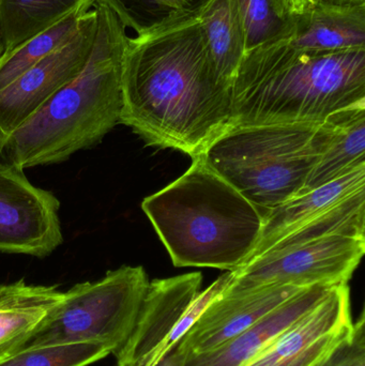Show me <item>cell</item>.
<instances>
[{
	"label": "cell",
	"mask_w": 365,
	"mask_h": 366,
	"mask_svg": "<svg viewBox=\"0 0 365 366\" xmlns=\"http://www.w3.org/2000/svg\"><path fill=\"white\" fill-rule=\"evenodd\" d=\"M199 4L129 36L119 122L192 160L233 126L231 84L216 72Z\"/></svg>",
	"instance_id": "obj_1"
},
{
	"label": "cell",
	"mask_w": 365,
	"mask_h": 366,
	"mask_svg": "<svg viewBox=\"0 0 365 366\" xmlns=\"http://www.w3.org/2000/svg\"><path fill=\"white\" fill-rule=\"evenodd\" d=\"M231 97V127L321 124L336 112L365 104V46L301 49L284 30L244 54Z\"/></svg>",
	"instance_id": "obj_2"
},
{
	"label": "cell",
	"mask_w": 365,
	"mask_h": 366,
	"mask_svg": "<svg viewBox=\"0 0 365 366\" xmlns=\"http://www.w3.org/2000/svg\"><path fill=\"white\" fill-rule=\"evenodd\" d=\"M94 8L96 39L81 72L8 135L9 154L23 171L62 162L98 144L119 124L122 60L129 36L107 4L96 0Z\"/></svg>",
	"instance_id": "obj_3"
},
{
	"label": "cell",
	"mask_w": 365,
	"mask_h": 366,
	"mask_svg": "<svg viewBox=\"0 0 365 366\" xmlns=\"http://www.w3.org/2000/svg\"><path fill=\"white\" fill-rule=\"evenodd\" d=\"M141 209L176 267L236 271L246 266L261 240L265 217L203 159Z\"/></svg>",
	"instance_id": "obj_4"
},
{
	"label": "cell",
	"mask_w": 365,
	"mask_h": 366,
	"mask_svg": "<svg viewBox=\"0 0 365 366\" xmlns=\"http://www.w3.org/2000/svg\"><path fill=\"white\" fill-rule=\"evenodd\" d=\"M316 127H231L199 158L266 217L304 189L317 160L311 143Z\"/></svg>",
	"instance_id": "obj_5"
},
{
	"label": "cell",
	"mask_w": 365,
	"mask_h": 366,
	"mask_svg": "<svg viewBox=\"0 0 365 366\" xmlns=\"http://www.w3.org/2000/svg\"><path fill=\"white\" fill-rule=\"evenodd\" d=\"M149 283L143 267L124 266L99 281L76 284L25 348L98 343L117 354L132 333Z\"/></svg>",
	"instance_id": "obj_6"
},
{
	"label": "cell",
	"mask_w": 365,
	"mask_h": 366,
	"mask_svg": "<svg viewBox=\"0 0 365 366\" xmlns=\"http://www.w3.org/2000/svg\"><path fill=\"white\" fill-rule=\"evenodd\" d=\"M365 252V237H324L282 251L263 254L233 271L223 295L267 286H336L349 284Z\"/></svg>",
	"instance_id": "obj_7"
},
{
	"label": "cell",
	"mask_w": 365,
	"mask_h": 366,
	"mask_svg": "<svg viewBox=\"0 0 365 366\" xmlns=\"http://www.w3.org/2000/svg\"><path fill=\"white\" fill-rule=\"evenodd\" d=\"M96 27L98 13L94 6L68 42L0 92V128L6 135L23 126L81 72L91 54Z\"/></svg>",
	"instance_id": "obj_8"
},
{
	"label": "cell",
	"mask_w": 365,
	"mask_h": 366,
	"mask_svg": "<svg viewBox=\"0 0 365 366\" xmlns=\"http://www.w3.org/2000/svg\"><path fill=\"white\" fill-rule=\"evenodd\" d=\"M60 202L15 167L0 172V252L45 257L64 241Z\"/></svg>",
	"instance_id": "obj_9"
},
{
	"label": "cell",
	"mask_w": 365,
	"mask_h": 366,
	"mask_svg": "<svg viewBox=\"0 0 365 366\" xmlns=\"http://www.w3.org/2000/svg\"><path fill=\"white\" fill-rule=\"evenodd\" d=\"M353 326L349 284L334 286L246 366H313L344 341Z\"/></svg>",
	"instance_id": "obj_10"
},
{
	"label": "cell",
	"mask_w": 365,
	"mask_h": 366,
	"mask_svg": "<svg viewBox=\"0 0 365 366\" xmlns=\"http://www.w3.org/2000/svg\"><path fill=\"white\" fill-rule=\"evenodd\" d=\"M201 272L154 280L148 286L136 322L117 366H154L171 348V335L201 290Z\"/></svg>",
	"instance_id": "obj_11"
},
{
	"label": "cell",
	"mask_w": 365,
	"mask_h": 366,
	"mask_svg": "<svg viewBox=\"0 0 365 366\" xmlns=\"http://www.w3.org/2000/svg\"><path fill=\"white\" fill-rule=\"evenodd\" d=\"M302 290L296 286H267L241 294L222 292L180 339L182 346L188 355L214 350L256 324Z\"/></svg>",
	"instance_id": "obj_12"
},
{
	"label": "cell",
	"mask_w": 365,
	"mask_h": 366,
	"mask_svg": "<svg viewBox=\"0 0 365 366\" xmlns=\"http://www.w3.org/2000/svg\"><path fill=\"white\" fill-rule=\"evenodd\" d=\"M332 287L316 285L304 288L222 345L201 354L188 355L184 366H246L285 329L321 302Z\"/></svg>",
	"instance_id": "obj_13"
},
{
	"label": "cell",
	"mask_w": 365,
	"mask_h": 366,
	"mask_svg": "<svg viewBox=\"0 0 365 366\" xmlns=\"http://www.w3.org/2000/svg\"><path fill=\"white\" fill-rule=\"evenodd\" d=\"M311 143L317 160L299 194L365 167V104L331 114L317 124Z\"/></svg>",
	"instance_id": "obj_14"
},
{
	"label": "cell",
	"mask_w": 365,
	"mask_h": 366,
	"mask_svg": "<svg viewBox=\"0 0 365 366\" xmlns=\"http://www.w3.org/2000/svg\"><path fill=\"white\" fill-rule=\"evenodd\" d=\"M64 296L57 286L29 285L24 280L0 284V363L25 348Z\"/></svg>",
	"instance_id": "obj_15"
},
{
	"label": "cell",
	"mask_w": 365,
	"mask_h": 366,
	"mask_svg": "<svg viewBox=\"0 0 365 366\" xmlns=\"http://www.w3.org/2000/svg\"><path fill=\"white\" fill-rule=\"evenodd\" d=\"M291 44L301 49H336L365 46V6L317 4L293 17L285 29Z\"/></svg>",
	"instance_id": "obj_16"
},
{
	"label": "cell",
	"mask_w": 365,
	"mask_h": 366,
	"mask_svg": "<svg viewBox=\"0 0 365 366\" xmlns=\"http://www.w3.org/2000/svg\"><path fill=\"white\" fill-rule=\"evenodd\" d=\"M364 189L365 167H361L334 182L296 195L279 204L265 217L261 240L248 264L263 255L291 230Z\"/></svg>",
	"instance_id": "obj_17"
},
{
	"label": "cell",
	"mask_w": 365,
	"mask_h": 366,
	"mask_svg": "<svg viewBox=\"0 0 365 366\" xmlns=\"http://www.w3.org/2000/svg\"><path fill=\"white\" fill-rule=\"evenodd\" d=\"M201 26L208 49L221 79L233 85L246 54L244 31L236 0H201Z\"/></svg>",
	"instance_id": "obj_18"
},
{
	"label": "cell",
	"mask_w": 365,
	"mask_h": 366,
	"mask_svg": "<svg viewBox=\"0 0 365 366\" xmlns=\"http://www.w3.org/2000/svg\"><path fill=\"white\" fill-rule=\"evenodd\" d=\"M96 2L71 11L49 27L29 36L0 56V92L28 69L68 42L81 27Z\"/></svg>",
	"instance_id": "obj_19"
},
{
	"label": "cell",
	"mask_w": 365,
	"mask_h": 366,
	"mask_svg": "<svg viewBox=\"0 0 365 366\" xmlns=\"http://www.w3.org/2000/svg\"><path fill=\"white\" fill-rule=\"evenodd\" d=\"M88 2L96 0H0L4 53Z\"/></svg>",
	"instance_id": "obj_20"
},
{
	"label": "cell",
	"mask_w": 365,
	"mask_h": 366,
	"mask_svg": "<svg viewBox=\"0 0 365 366\" xmlns=\"http://www.w3.org/2000/svg\"><path fill=\"white\" fill-rule=\"evenodd\" d=\"M365 189L330 207L279 239L265 253L282 251L324 237H364Z\"/></svg>",
	"instance_id": "obj_21"
},
{
	"label": "cell",
	"mask_w": 365,
	"mask_h": 366,
	"mask_svg": "<svg viewBox=\"0 0 365 366\" xmlns=\"http://www.w3.org/2000/svg\"><path fill=\"white\" fill-rule=\"evenodd\" d=\"M246 53L280 36L291 17L281 0H236Z\"/></svg>",
	"instance_id": "obj_22"
},
{
	"label": "cell",
	"mask_w": 365,
	"mask_h": 366,
	"mask_svg": "<svg viewBox=\"0 0 365 366\" xmlns=\"http://www.w3.org/2000/svg\"><path fill=\"white\" fill-rule=\"evenodd\" d=\"M111 354L102 344H59L25 348L0 366H87Z\"/></svg>",
	"instance_id": "obj_23"
},
{
	"label": "cell",
	"mask_w": 365,
	"mask_h": 366,
	"mask_svg": "<svg viewBox=\"0 0 365 366\" xmlns=\"http://www.w3.org/2000/svg\"><path fill=\"white\" fill-rule=\"evenodd\" d=\"M135 34L160 23L174 13L192 8L201 0H100Z\"/></svg>",
	"instance_id": "obj_24"
},
{
	"label": "cell",
	"mask_w": 365,
	"mask_h": 366,
	"mask_svg": "<svg viewBox=\"0 0 365 366\" xmlns=\"http://www.w3.org/2000/svg\"><path fill=\"white\" fill-rule=\"evenodd\" d=\"M364 313L354 322L351 335L313 366H365Z\"/></svg>",
	"instance_id": "obj_25"
},
{
	"label": "cell",
	"mask_w": 365,
	"mask_h": 366,
	"mask_svg": "<svg viewBox=\"0 0 365 366\" xmlns=\"http://www.w3.org/2000/svg\"><path fill=\"white\" fill-rule=\"evenodd\" d=\"M186 356H188V352L182 346L181 340H179L161 357L160 360L154 366H184Z\"/></svg>",
	"instance_id": "obj_26"
},
{
	"label": "cell",
	"mask_w": 365,
	"mask_h": 366,
	"mask_svg": "<svg viewBox=\"0 0 365 366\" xmlns=\"http://www.w3.org/2000/svg\"><path fill=\"white\" fill-rule=\"evenodd\" d=\"M291 19L300 16L316 6V0H281Z\"/></svg>",
	"instance_id": "obj_27"
},
{
	"label": "cell",
	"mask_w": 365,
	"mask_h": 366,
	"mask_svg": "<svg viewBox=\"0 0 365 366\" xmlns=\"http://www.w3.org/2000/svg\"><path fill=\"white\" fill-rule=\"evenodd\" d=\"M6 139H8V135L0 128V172H6L17 167L9 154L8 148H6Z\"/></svg>",
	"instance_id": "obj_28"
},
{
	"label": "cell",
	"mask_w": 365,
	"mask_h": 366,
	"mask_svg": "<svg viewBox=\"0 0 365 366\" xmlns=\"http://www.w3.org/2000/svg\"><path fill=\"white\" fill-rule=\"evenodd\" d=\"M317 4L338 6H365V0H316Z\"/></svg>",
	"instance_id": "obj_29"
},
{
	"label": "cell",
	"mask_w": 365,
	"mask_h": 366,
	"mask_svg": "<svg viewBox=\"0 0 365 366\" xmlns=\"http://www.w3.org/2000/svg\"><path fill=\"white\" fill-rule=\"evenodd\" d=\"M2 53H4V46H2L1 34H0V56L2 55Z\"/></svg>",
	"instance_id": "obj_30"
}]
</instances>
